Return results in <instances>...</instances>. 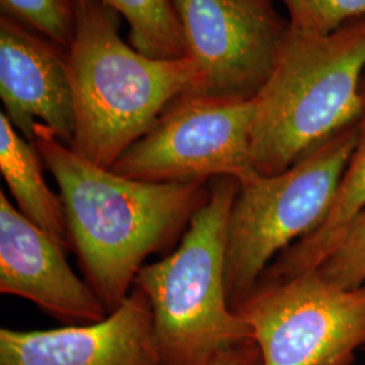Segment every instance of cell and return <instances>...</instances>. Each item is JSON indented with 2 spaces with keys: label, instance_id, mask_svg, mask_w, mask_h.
Masks as SVG:
<instances>
[{
  "label": "cell",
  "instance_id": "4",
  "mask_svg": "<svg viewBox=\"0 0 365 365\" xmlns=\"http://www.w3.org/2000/svg\"><path fill=\"white\" fill-rule=\"evenodd\" d=\"M240 182L217 178L179 247L144 265L135 279L150 302L163 365H210L235 344L253 339L229 303L225 269L230 212Z\"/></svg>",
  "mask_w": 365,
  "mask_h": 365
},
{
  "label": "cell",
  "instance_id": "10",
  "mask_svg": "<svg viewBox=\"0 0 365 365\" xmlns=\"http://www.w3.org/2000/svg\"><path fill=\"white\" fill-rule=\"evenodd\" d=\"M0 292L37 304L68 325L103 321L108 310L72 271L66 250L0 191Z\"/></svg>",
  "mask_w": 365,
  "mask_h": 365
},
{
  "label": "cell",
  "instance_id": "1",
  "mask_svg": "<svg viewBox=\"0 0 365 365\" xmlns=\"http://www.w3.org/2000/svg\"><path fill=\"white\" fill-rule=\"evenodd\" d=\"M34 146L60 188L72 249L113 313L149 256L170 247L209 197L205 182H150L78 156L37 123Z\"/></svg>",
  "mask_w": 365,
  "mask_h": 365
},
{
  "label": "cell",
  "instance_id": "18",
  "mask_svg": "<svg viewBox=\"0 0 365 365\" xmlns=\"http://www.w3.org/2000/svg\"><path fill=\"white\" fill-rule=\"evenodd\" d=\"M210 365H264L260 349L253 339L235 344L215 356Z\"/></svg>",
  "mask_w": 365,
  "mask_h": 365
},
{
  "label": "cell",
  "instance_id": "12",
  "mask_svg": "<svg viewBox=\"0 0 365 365\" xmlns=\"http://www.w3.org/2000/svg\"><path fill=\"white\" fill-rule=\"evenodd\" d=\"M364 210L365 114L359 123L357 144L339 180L327 217L313 232L284 249L267 267L259 283L282 282L317 269L336 248L353 220Z\"/></svg>",
  "mask_w": 365,
  "mask_h": 365
},
{
  "label": "cell",
  "instance_id": "17",
  "mask_svg": "<svg viewBox=\"0 0 365 365\" xmlns=\"http://www.w3.org/2000/svg\"><path fill=\"white\" fill-rule=\"evenodd\" d=\"M4 11L63 46H71L75 10L68 0H0Z\"/></svg>",
  "mask_w": 365,
  "mask_h": 365
},
{
  "label": "cell",
  "instance_id": "11",
  "mask_svg": "<svg viewBox=\"0 0 365 365\" xmlns=\"http://www.w3.org/2000/svg\"><path fill=\"white\" fill-rule=\"evenodd\" d=\"M0 98L16 131L34 143L36 125L63 143L75 135V103L68 60L9 18L0 22Z\"/></svg>",
  "mask_w": 365,
  "mask_h": 365
},
{
  "label": "cell",
  "instance_id": "9",
  "mask_svg": "<svg viewBox=\"0 0 365 365\" xmlns=\"http://www.w3.org/2000/svg\"><path fill=\"white\" fill-rule=\"evenodd\" d=\"M0 365H163L150 302L140 288L103 321L52 330H0Z\"/></svg>",
  "mask_w": 365,
  "mask_h": 365
},
{
  "label": "cell",
  "instance_id": "14",
  "mask_svg": "<svg viewBox=\"0 0 365 365\" xmlns=\"http://www.w3.org/2000/svg\"><path fill=\"white\" fill-rule=\"evenodd\" d=\"M99 1L128 21L135 51L161 60L187 57L182 25L172 0Z\"/></svg>",
  "mask_w": 365,
  "mask_h": 365
},
{
  "label": "cell",
  "instance_id": "2",
  "mask_svg": "<svg viewBox=\"0 0 365 365\" xmlns=\"http://www.w3.org/2000/svg\"><path fill=\"white\" fill-rule=\"evenodd\" d=\"M68 66L75 103L69 148L111 168L153 128L165 108L197 87L191 57L152 58L120 38L115 11L99 0H75Z\"/></svg>",
  "mask_w": 365,
  "mask_h": 365
},
{
  "label": "cell",
  "instance_id": "6",
  "mask_svg": "<svg viewBox=\"0 0 365 365\" xmlns=\"http://www.w3.org/2000/svg\"><path fill=\"white\" fill-rule=\"evenodd\" d=\"M235 312L264 365H351L365 346V283L337 287L315 269L259 283Z\"/></svg>",
  "mask_w": 365,
  "mask_h": 365
},
{
  "label": "cell",
  "instance_id": "13",
  "mask_svg": "<svg viewBox=\"0 0 365 365\" xmlns=\"http://www.w3.org/2000/svg\"><path fill=\"white\" fill-rule=\"evenodd\" d=\"M39 153L25 140L9 117L0 113V170L18 210L64 249L71 250V237L61 197L45 182Z\"/></svg>",
  "mask_w": 365,
  "mask_h": 365
},
{
  "label": "cell",
  "instance_id": "19",
  "mask_svg": "<svg viewBox=\"0 0 365 365\" xmlns=\"http://www.w3.org/2000/svg\"><path fill=\"white\" fill-rule=\"evenodd\" d=\"M361 95H363V101H364L365 105V75L364 78H363V84H361Z\"/></svg>",
  "mask_w": 365,
  "mask_h": 365
},
{
  "label": "cell",
  "instance_id": "8",
  "mask_svg": "<svg viewBox=\"0 0 365 365\" xmlns=\"http://www.w3.org/2000/svg\"><path fill=\"white\" fill-rule=\"evenodd\" d=\"M172 1L197 71L194 93L253 99L288 31L269 0Z\"/></svg>",
  "mask_w": 365,
  "mask_h": 365
},
{
  "label": "cell",
  "instance_id": "3",
  "mask_svg": "<svg viewBox=\"0 0 365 365\" xmlns=\"http://www.w3.org/2000/svg\"><path fill=\"white\" fill-rule=\"evenodd\" d=\"M365 16L329 34L288 26L274 69L253 98L250 155L264 176L288 170L364 117Z\"/></svg>",
  "mask_w": 365,
  "mask_h": 365
},
{
  "label": "cell",
  "instance_id": "15",
  "mask_svg": "<svg viewBox=\"0 0 365 365\" xmlns=\"http://www.w3.org/2000/svg\"><path fill=\"white\" fill-rule=\"evenodd\" d=\"M329 283L354 288L365 283V210L348 226L336 248L315 269Z\"/></svg>",
  "mask_w": 365,
  "mask_h": 365
},
{
  "label": "cell",
  "instance_id": "5",
  "mask_svg": "<svg viewBox=\"0 0 365 365\" xmlns=\"http://www.w3.org/2000/svg\"><path fill=\"white\" fill-rule=\"evenodd\" d=\"M359 123L318 145L288 170L271 176L255 172L240 182L225 269L233 310L256 288L276 255L324 221L357 144Z\"/></svg>",
  "mask_w": 365,
  "mask_h": 365
},
{
  "label": "cell",
  "instance_id": "7",
  "mask_svg": "<svg viewBox=\"0 0 365 365\" xmlns=\"http://www.w3.org/2000/svg\"><path fill=\"white\" fill-rule=\"evenodd\" d=\"M253 118V99L185 93L111 170L141 182H244L256 172L250 155Z\"/></svg>",
  "mask_w": 365,
  "mask_h": 365
},
{
  "label": "cell",
  "instance_id": "16",
  "mask_svg": "<svg viewBox=\"0 0 365 365\" xmlns=\"http://www.w3.org/2000/svg\"><path fill=\"white\" fill-rule=\"evenodd\" d=\"M288 26L314 34H329L353 19L364 18L365 0H283Z\"/></svg>",
  "mask_w": 365,
  "mask_h": 365
}]
</instances>
